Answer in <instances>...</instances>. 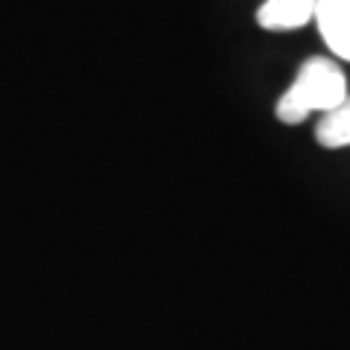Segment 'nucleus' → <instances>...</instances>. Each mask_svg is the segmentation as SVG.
<instances>
[{"label":"nucleus","instance_id":"obj_2","mask_svg":"<svg viewBox=\"0 0 350 350\" xmlns=\"http://www.w3.org/2000/svg\"><path fill=\"white\" fill-rule=\"evenodd\" d=\"M312 21L333 56L350 62V0H319Z\"/></svg>","mask_w":350,"mask_h":350},{"label":"nucleus","instance_id":"obj_1","mask_svg":"<svg viewBox=\"0 0 350 350\" xmlns=\"http://www.w3.org/2000/svg\"><path fill=\"white\" fill-rule=\"evenodd\" d=\"M345 100H347V79H345L342 68H338L333 59L312 56L298 68L292 85L278 100L275 114L280 123L298 126L310 114H315V111L327 114V111H333L336 105H342Z\"/></svg>","mask_w":350,"mask_h":350},{"label":"nucleus","instance_id":"obj_4","mask_svg":"<svg viewBox=\"0 0 350 350\" xmlns=\"http://www.w3.org/2000/svg\"><path fill=\"white\" fill-rule=\"evenodd\" d=\"M315 140L324 149H345L350 146V96L336 105L333 111L321 114V120L315 123Z\"/></svg>","mask_w":350,"mask_h":350},{"label":"nucleus","instance_id":"obj_3","mask_svg":"<svg viewBox=\"0 0 350 350\" xmlns=\"http://www.w3.org/2000/svg\"><path fill=\"white\" fill-rule=\"evenodd\" d=\"M319 0H266L257 9V24L269 32H289L301 29L315 18Z\"/></svg>","mask_w":350,"mask_h":350}]
</instances>
